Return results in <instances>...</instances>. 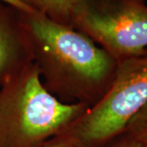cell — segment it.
I'll return each mask as SVG.
<instances>
[{
	"label": "cell",
	"mask_w": 147,
	"mask_h": 147,
	"mask_svg": "<svg viewBox=\"0 0 147 147\" xmlns=\"http://www.w3.org/2000/svg\"><path fill=\"white\" fill-rule=\"evenodd\" d=\"M130 1H133V2H137V3H144V1H145V0H130Z\"/></svg>",
	"instance_id": "cell-11"
},
{
	"label": "cell",
	"mask_w": 147,
	"mask_h": 147,
	"mask_svg": "<svg viewBox=\"0 0 147 147\" xmlns=\"http://www.w3.org/2000/svg\"><path fill=\"white\" fill-rule=\"evenodd\" d=\"M1 3H4L6 4L11 6L13 7H15L19 11H21L22 12H26V13H30V12H34L35 11L31 9L30 7H29L25 3H23L20 0H0Z\"/></svg>",
	"instance_id": "cell-10"
},
{
	"label": "cell",
	"mask_w": 147,
	"mask_h": 147,
	"mask_svg": "<svg viewBox=\"0 0 147 147\" xmlns=\"http://www.w3.org/2000/svg\"><path fill=\"white\" fill-rule=\"evenodd\" d=\"M43 147H81L72 137L67 134H61L54 137L45 144Z\"/></svg>",
	"instance_id": "cell-9"
},
{
	"label": "cell",
	"mask_w": 147,
	"mask_h": 147,
	"mask_svg": "<svg viewBox=\"0 0 147 147\" xmlns=\"http://www.w3.org/2000/svg\"><path fill=\"white\" fill-rule=\"evenodd\" d=\"M33 64L30 37L22 11L0 2V87Z\"/></svg>",
	"instance_id": "cell-5"
},
{
	"label": "cell",
	"mask_w": 147,
	"mask_h": 147,
	"mask_svg": "<svg viewBox=\"0 0 147 147\" xmlns=\"http://www.w3.org/2000/svg\"><path fill=\"white\" fill-rule=\"evenodd\" d=\"M146 103L147 56L120 61L103 96L65 134L81 147H100L124 131Z\"/></svg>",
	"instance_id": "cell-3"
},
{
	"label": "cell",
	"mask_w": 147,
	"mask_h": 147,
	"mask_svg": "<svg viewBox=\"0 0 147 147\" xmlns=\"http://www.w3.org/2000/svg\"><path fill=\"white\" fill-rule=\"evenodd\" d=\"M88 108L51 94L34 63L0 87V147H43L65 133Z\"/></svg>",
	"instance_id": "cell-2"
},
{
	"label": "cell",
	"mask_w": 147,
	"mask_h": 147,
	"mask_svg": "<svg viewBox=\"0 0 147 147\" xmlns=\"http://www.w3.org/2000/svg\"><path fill=\"white\" fill-rule=\"evenodd\" d=\"M70 26L119 62L147 56V6L130 0H76Z\"/></svg>",
	"instance_id": "cell-4"
},
{
	"label": "cell",
	"mask_w": 147,
	"mask_h": 147,
	"mask_svg": "<svg viewBox=\"0 0 147 147\" xmlns=\"http://www.w3.org/2000/svg\"><path fill=\"white\" fill-rule=\"evenodd\" d=\"M115 139L117 140V142L115 143H113L111 140L107 142L111 145L110 146V147H147L144 144H142V142H138L134 138L130 137L128 134H127L124 131H123L119 135L116 136ZM100 147L105 146H101Z\"/></svg>",
	"instance_id": "cell-8"
},
{
	"label": "cell",
	"mask_w": 147,
	"mask_h": 147,
	"mask_svg": "<svg viewBox=\"0 0 147 147\" xmlns=\"http://www.w3.org/2000/svg\"><path fill=\"white\" fill-rule=\"evenodd\" d=\"M22 16L44 88L65 103L95 105L110 87L118 61L72 26L38 11Z\"/></svg>",
	"instance_id": "cell-1"
},
{
	"label": "cell",
	"mask_w": 147,
	"mask_h": 147,
	"mask_svg": "<svg viewBox=\"0 0 147 147\" xmlns=\"http://www.w3.org/2000/svg\"><path fill=\"white\" fill-rule=\"evenodd\" d=\"M123 131L147 146V103L130 120Z\"/></svg>",
	"instance_id": "cell-7"
},
{
	"label": "cell",
	"mask_w": 147,
	"mask_h": 147,
	"mask_svg": "<svg viewBox=\"0 0 147 147\" xmlns=\"http://www.w3.org/2000/svg\"><path fill=\"white\" fill-rule=\"evenodd\" d=\"M35 11L44 14L53 21L70 26L76 0H20Z\"/></svg>",
	"instance_id": "cell-6"
}]
</instances>
